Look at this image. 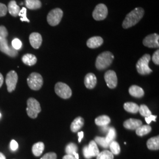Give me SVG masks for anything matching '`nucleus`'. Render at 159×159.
I'll use <instances>...</instances> for the list:
<instances>
[{"label":"nucleus","mask_w":159,"mask_h":159,"mask_svg":"<svg viewBox=\"0 0 159 159\" xmlns=\"http://www.w3.org/2000/svg\"><path fill=\"white\" fill-rule=\"evenodd\" d=\"M144 11L142 8H136L129 12L124 20L122 26L124 29H127L135 25L142 18Z\"/></svg>","instance_id":"nucleus-1"},{"label":"nucleus","mask_w":159,"mask_h":159,"mask_svg":"<svg viewBox=\"0 0 159 159\" xmlns=\"http://www.w3.org/2000/svg\"><path fill=\"white\" fill-rule=\"evenodd\" d=\"M113 54L110 51H105L97 57L96 61V67L99 70H102L108 67L113 62Z\"/></svg>","instance_id":"nucleus-2"},{"label":"nucleus","mask_w":159,"mask_h":159,"mask_svg":"<svg viewBox=\"0 0 159 159\" xmlns=\"http://www.w3.org/2000/svg\"><path fill=\"white\" fill-rule=\"evenodd\" d=\"M151 56L146 54L141 57L136 64L137 72L141 75H148L152 73V70L149 68L148 63L150 61Z\"/></svg>","instance_id":"nucleus-3"},{"label":"nucleus","mask_w":159,"mask_h":159,"mask_svg":"<svg viewBox=\"0 0 159 159\" xmlns=\"http://www.w3.org/2000/svg\"><path fill=\"white\" fill-rule=\"evenodd\" d=\"M27 113L30 117L35 119L41 111L39 102L34 98H30L27 100Z\"/></svg>","instance_id":"nucleus-4"},{"label":"nucleus","mask_w":159,"mask_h":159,"mask_svg":"<svg viewBox=\"0 0 159 159\" xmlns=\"http://www.w3.org/2000/svg\"><path fill=\"white\" fill-rule=\"evenodd\" d=\"M29 87L33 90H39L43 85V79L39 73H33L27 79Z\"/></svg>","instance_id":"nucleus-5"},{"label":"nucleus","mask_w":159,"mask_h":159,"mask_svg":"<svg viewBox=\"0 0 159 159\" xmlns=\"http://www.w3.org/2000/svg\"><path fill=\"white\" fill-rule=\"evenodd\" d=\"M63 16V12L60 8H55L50 12L47 17V22L51 26H56L60 23Z\"/></svg>","instance_id":"nucleus-6"},{"label":"nucleus","mask_w":159,"mask_h":159,"mask_svg":"<svg viewBox=\"0 0 159 159\" xmlns=\"http://www.w3.org/2000/svg\"><path fill=\"white\" fill-rule=\"evenodd\" d=\"M55 92L57 95L64 99L69 98L72 95V91L70 87L62 82H58L56 84Z\"/></svg>","instance_id":"nucleus-7"},{"label":"nucleus","mask_w":159,"mask_h":159,"mask_svg":"<svg viewBox=\"0 0 159 159\" xmlns=\"http://www.w3.org/2000/svg\"><path fill=\"white\" fill-rule=\"evenodd\" d=\"M108 15V9L104 4H99L93 12V17L96 21L104 20Z\"/></svg>","instance_id":"nucleus-8"},{"label":"nucleus","mask_w":159,"mask_h":159,"mask_svg":"<svg viewBox=\"0 0 159 159\" xmlns=\"http://www.w3.org/2000/svg\"><path fill=\"white\" fill-rule=\"evenodd\" d=\"M18 81V75L17 73L12 70L6 76V83L7 86V90L9 93L15 90Z\"/></svg>","instance_id":"nucleus-9"},{"label":"nucleus","mask_w":159,"mask_h":159,"mask_svg":"<svg viewBox=\"0 0 159 159\" xmlns=\"http://www.w3.org/2000/svg\"><path fill=\"white\" fill-rule=\"evenodd\" d=\"M0 51L11 57H16L18 55V51L12 47L9 46L7 39L2 40L0 42Z\"/></svg>","instance_id":"nucleus-10"},{"label":"nucleus","mask_w":159,"mask_h":159,"mask_svg":"<svg viewBox=\"0 0 159 159\" xmlns=\"http://www.w3.org/2000/svg\"><path fill=\"white\" fill-rule=\"evenodd\" d=\"M159 35L154 33L146 37L143 41V43L144 46L148 48H159Z\"/></svg>","instance_id":"nucleus-11"},{"label":"nucleus","mask_w":159,"mask_h":159,"mask_svg":"<svg viewBox=\"0 0 159 159\" xmlns=\"http://www.w3.org/2000/svg\"><path fill=\"white\" fill-rule=\"evenodd\" d=\"M104 79L110 89H114L117 85V77L113 70H108L104 74Z\"/></svg>","instance_id":"nucleus-12"},{"label":"nucleus","mask_w":159,"mask_h":159,"mask_svg":"<svg viewBox=\"0 0 159 159\" xmlns=\"http://www.w3.org/2000/svg\"><path fill=\"white\" fill-rule=\"evenodd\" d=\"M29 40L31 45L35 49L39 48L43 41L41 34L38 33H33L30 34Z\"/></svg>","instance_id":"nucleus-13"},{"label":"nucleus","mask_w":159,"mask_h":159,"mask_svg":"<svg viewBox=\"0 0 159 159\" xmlns=\"http://www.w3.org/2000/svg\"><path fill=\"white\" fill-rule=\"evenodd\" d=\"M142 125V121L140 120L129 119L123 123V126L129 130H136Z\"/></svg>","instance_id":"nucleus-14"},{"label":"nucleus","mask_w":159,"mask_h":159,"mask_svg":"<svg viewBox=\"0 0 159 159\" xmlns=\"http://www.w3.org/2000/svg\"><path fill=\"white\" fill-rule=\"evenodd\" d=\"M103 41V39L101 37H93L87 40V46L90 48H96L102 45Z\"/></svg>","instance_id":"nucleus-15"},{"label":"nucleus","mask_w":159,"mask_h":159,"mask_svg":"<svg viewBox=\"0 0 159 159\" xmlns=\"http://www.w3.org/2000/svg\"><path fill=\"white\" fill-rule=\"evenodd\" d=\"M97 84L96 76L93 73L87 74L84 78V84L89 89H93Z\"/></svg>","instance_id":"nucleus-16"},{"label":"nucleus","mask_w":159,"mask_h":159,"mask_svg":"<svg viewBox=\"0 0 159 159\" xmlns=\"http://www.w3.org/2000/svg\"><path fill=\"white\" fill-rule=\"evenodd\" d=\"M8 11L12 16L17 17L18 16L19 12L20 11V7L17 4V2L14 0H12L9 3L8 6Z\"/></svg>","instance_id":"nucleus-17"},{"label":"nucleus","mask_w":159,"mask_h":159,"mask_svg":"<svg viewBox=\"0 0 159 159\" xmlns=\"http://www.w3.org/2000/svg\"><path fill=\"white\" fill-rule=\"evenodd\" d=\"M129 92L131 96L136 98H141L144 94V92L142 88L136 85H131L129 88Z\"/></svg>","instance_id":"nucleus-18"},{"label":"nucleus","mask_w":159,"mask_h":159,"mask_svg":"<svg viewBox=\"0 0 159 159\" xmlns=\"http://www.w3.org/2000/svg\"><path fill=\"white\" fill-rule=\"evenodd\" d=\"M84 123V120L81 117H78L74 120L71 125V130L75 133L79 130L83 126Z\"/></svg>","instance_id":"nucleus-19"},{"label":"nucleus","mask_w":159,"mask_h":159,"mask_svg":"<svg viewBox=\"0 0 159 159\" xmlns=\"http://www.w3.org/2000/svg\"><path fill=\"white\" fill-rule=\"evenodd\" d=\"M22 61L24 64L29 66H32L36 64L37 61V57L33 54H26L24 55L22 57Z\"/></svg>","instance_id":"nucleus-20"},{"label":"nucleus","mask_w":159,"mask_h":159,"mask_svg":"<svg viewBox=\"0 0 159 159\" xmlns=\"http://www.w3.org/2000/svg\"><path fill=\"white\" fill-rule=\"evenodd\" d=\"M148 148L152 150H157L159 149V137H152L147 142Z\"/></svg>","instance_id":"nucleus-21"},{"label":"nucleus","mask_w":159,"mask_h":159,"mask_svg":"<svg viewBox=\"0 0 159 159\" xmlns=\"http://www.w3.org/2000/svg\"><path fill=\"white\" fill-rule=\"evenodd\" d=\"M44 150V144L43 142L35 143L32 148V152L35 156L39 157L43 153Z\"/></svg>","instance_id":"nucleus-22"},{"label":"nucleus","mask_w":159,"mask_h":159,"mask_svg":"<svg viewBox=\"0 0 159 159\" xmlns=\"http://www.w3.org/2000/svg\"><path fill=\"white\" fill-rule=\"evenodd\" d=\"M25 6L30 10H37L42 6L40 0H25Z\"/></svg>","instance_id":"nucleus-23"},{"label":"nucleus","mask_w":159,"mask_h":159,"mask_svg":"<svg viewBox=\"0 0 159 159\" xmlns=\"http://www.w3.org/2000/svg\"><path fill=\"white\" fill-rule=\"evenodd\" d=\"M124 108L129 113L136 114L139 111V106L134 102H127L124 104Z\"/></svg>","instance_id":"nucleus-24"},{"label":"nucleus","mask_w":159,"mask_h":159,"mask_svg":"<svg viewBox=\"0 0 159 159\" xmlns=\"http://www.w3.org/2000/svg\"><path fill=\"white\" fill-rule=\"evenodd\" d=\"M110 121H111L110 118L106 115L100 116L97 117L95 119V123L97 125L99 126H105V125H108V124L110 123Z\"/></svg>","instance_id":"nucleus-25"},{"label":"nucleus","mask_w":159,"mask_h":159,"mask_svg":"<svg viewBox=\"0 0 159 159\" xmlns=\"http://www.w3.org/2000/svg\"><path fill=\"white\" fill-rule=\"evenodd\" d=\"M88 150L91 157H96L100 153L96 143L94 140H92L89 143L88 146Z\"/></svg>","instance_id":"nucleus-26"},{"label":"nucleus","mask_w":159,"mask_h":159,"mask_svg":"<svg viewBox=\"0 0 159 159\" xmlns=\"http://www.w3.org/2000/svg\"><path fill=\"white\" fill-rule=\"evenodd\" d=\"M136 134L139 136H143L148 134L152 131V127L149 125H142L136 130Z\"/></svg>","instance_id":"nucleus-27"},{"label":"nucleus","mask_w":159,"mask_h":159,"mask_svg":"<svg viewBox=\"0 0 159 159\" xmlns=\"http://www.w3.org/2000/svg\"><path fill=\"white\" fill-rule=\"evenodd\" d=\"M78 150L77 146L73 143H70L66 146V153L68 155L74 156V154L77 153Z\"/></svg>","instance_id":"nucleus-28"},{"label":"nucleus","mask_w":159,"mask_h":159,"mask_svg":"<svg viewBox=\"0 0 159 159\" xmlns=\"http://www.w3.org/2000/svg\"><path fill=\"white\" fill-rule=\"evenodd\" d=\"M114 154L108 150H104L97 156V159H113Z\"/></svg>","instance_id":"nucleus-29"},{"label":"nucleus","mask_w":159,"mask_h":159,"mask_svg":"<svg viewBox=\"0 0 159 159\" xmlns=\"http://www.w3.org/2000/svg\"><path fill=\"white\" fill-rule=\"evenodd\" d=\"M110 148L111 150V152L114 155H117L120 152V147L119 144L116 141H113L109 144Z\"/></svg>","instance_id":"nucleus-30"},{"label":"nucleus","mask_w":159,"mask_h":159,"mask_svg":"<svg viewBox=\"0 0 159 159\" xmlns=\"http://www.w3.org/2000/svg\"><path fill=\"white\" fill-rule=\"evenodd\" d=\"M139 111L140 114H141V116H142L143 117H147L148 116L152 115V111L148 109V106H146L144 104H142L139 109Z\"/></svg>","instance_id":"nucleus-31"},{"label":"nucleus","mask_w":159,"mask_h":159,"mask_svg":"<svg viewBox=\"0 0 159 159\" xmlns=\"http://www.w3.org/2000/svg\"><path fill=\"white\" fill-rule=\"evenodd\" d=\"M116 133L115 129L111 127L108 129V132L107 136L106 137V140L108 143H110L113 141L114 139L116 138Z\"/></svg>","instance_id":"nucleus-32"},{"label":"nucleus","mask_w":159,"mask_h":159,"mask_svg":"<svg viewBox=\"0 0 159 159\" xmlns=\"http://www.w3.org/2000/svg\"><path fill=\"white\" fill-rule=\"evenodd\" d=\"M95 142L96 144H99L103 148H108L109 147V143L106 142V138L102 137H96L95 138Z\"/></svg>","instance_id":"nucleus-33"},{"label":"nucleus","mask_w":159,"mask_h":159,"mask_svg":"<svg viewBox=\"0 0 159 159\" xmlns=\"http://www.w3.org/2000/svg\"><path fill=\"white\" fill-rule=\"evenodd\" d=\"M18 16L21 17L20 20L21 21H25L27 23H30V20L27 17V9L25 7H23L22 9L20 10Z\"/></svg>","instance_id":"nucleus-34"},{"label":"nucleus","mask_w":159,"mask_h":159,"mask_svg":"<svg viewBox=\"0 0 159 159\" xmlns=\"http://www.w3.org/2000/svg\"><path fill=\"white\" fill-rule=\"evenodd\" d=\"M8 31L6 27L3 25L0 26V42L2 40L6 39V37L8 36Z\"/></svg>","instance_id":"nucleus-35"},{"label":"nucleus","mask_w":159,"mask_h":159,"mask_svg":"<svg viewBox=\"0 0 159 159\" xmlns=\"http://www.w3.org/2000/svg\"><path fill=\"white\" fill-rule=\"evenodd\" d=\"M12 47L17 51L21 49L22 47V43L21 40H19L18 39H14L12 41Z\"/></svg>","instance_id":"nucleus-36"},{"label":"nucleus","mask_w":159,"mask_h":159,"mask_svg":"<svg viewBox=\"0 0 159 159\" xmlns=\"http://www.w3.org/2000/svg\"><path fill=\"white\" fill-rule=\"evenodd\" d=\"M7 11L8 9L7 6L2 3H0V17H4L6 16Z\"/></svg>","instance_id":"nucleus-37"},{"label":"nucleus","mask_w":159,"mask_h":159,"mask_svg":"<svg viewBox=\"0 0 159 159\" xmlns=\"http://www.w3.org/2000/svg\"><path fill=\"white\" fill-rule=\"evenodd\" d=\"M40 159H57V154L53 152H50L44 154Z\"/></svg>","instance_id":"nucleus-38"},{"label":"nucleus","mask_w":159,"mask_h":159,"mask_svg":"<svg viewBox=\"0 0 159 159\" xmlns=\"http://www.w3.org/2000/svg\"><path fill=\"white\" fill-rule=\"evenodd\" d=\"M152 60L153 63L159 65V50H157V51H155L154 53L152 56Z\"/></svg>","instance_id":"nucleus-39"},{"label":"nucleus","mask_w":159,"mask_h":159,"mask_svg":"<svg viewBox=\"0 0 159 159\" xmlns=\"http://www.w3.org/2000/svg\"><path fill=\"white\" fill-rule=\"evenodd\" d=\"M18 148V144L17 142L14 140H12L10 143V148L12 151H16Z\"/></svg>","instance_id":"nucleus-40"},{"label":"nucleus","mask_w":159,"mask_h":159,"mask_svg":"<svg viewBox=\"0 0 159 159\" xmlns=\"http://www.w3.org/2000/svg\"><path fill=\"white\" fill-rule=\"evenodd\" d=\"M156 119H157V116H154V115L152 114V115L148 116L147 117H146L145 120H146V123H148V125H149L152 121H156Z\"/></svg>","instance_id":"nucleus-41"},{"label":"nucleus","mask_w":159,"mask_h":159,"mask_svg":"<svg viewBox=\"0 0 159 159\" xmlns=\"http://www.w3.org/2000/svg\"><path fill=\"white\" fill-rule=\"evenodd\" d=\"M83 151V154H84V156L85 159H91V156L90 155V153H89V150H88V146H84V147Z\"/></svg>","instance_id":"nucleus-42"},{"label":"nucleus","mask_w":159,"mask_h":159,"mask_svg":"<svg viewBox=\"0 0 159 159\" xmlns=\"http://www.w3.org/2000/svg\"><path fill=\"white\" fill-rule=\"evenodd\" d=\"M78 136H79V142L80 143L81 142L83 137H84V133L83 131H80L78 133Z\"/></svg>","instance_id":"nucleus-43"},{"label":"nucleus","mask_w":159,"mask_h":159,"mask_svg":"<svg viewBox=\"0 0 159 159\" xmlns=\"http://www.w3.org/2000/svg\"><path fill=\"white\" fill-rule=\"evenodd\" d=\"M63 159H76L74 157V156L67 154L63 157Z\"/></svg>","instance_id":"nucleus-44"},{"label":"nucleus","mask_w":159,"mask_h":159,"mask_svg":"<svg viewBox=\"0 0 159 159\" xmlns=\"http://www.w3.org/2000/svg\"><path fill=\"white\" fill-rule=\"evenodd\" d=\"M3 83H4V77H3V76H2L1 73H0V88L2 85Z\"/></svg>","instance_id":"nucleus-45"},{"label":"nucleus","mask_w":159,"mask_h":159,"mask_svg":"<svg viewBox=\"0 0 159 159\" xmlns=\"http://www.w3.org/2000/svg\"><path fill=\"white\" fill-rule=\"evenodd\" d=\"M0 159H6V156H4V154L0 152Z\"/></svg>","instance_id":"nucleus-46"},{"label":"nucleus","mask_w":159,"mask_h":159,"mask_svg":"<svg viewBox=\"0 0 159 159\" xmlns=\"http://www.w3.org/2000/svg\"><path fill=\"white\" fill-rule=\"evenodd\" d=\"M74 157L76 159H79V155L77 153H75L74 154Z\"/></svg>","instance_id":"nucleus-47"},{"label":"nucleus","mask_w":159,"mask_h":159,"mask_svg":"<svg viewBox=\"0 0 159 159\" xmlns=\"http://www.w3.org/2000/svg\"><path fill=\"white\" fill-rule=\"evenodd\" d=\"M1 114L0 113V118H1Z\"/></svg>","instance_id":"nucleus-48"}]
</instances>
